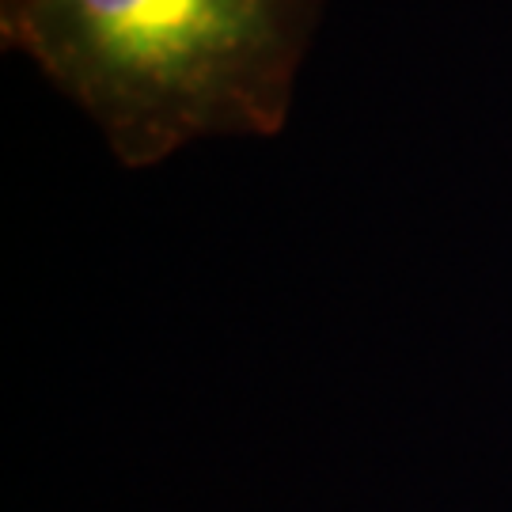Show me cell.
<instances>
[{"mask_svg": "<svg viewBox=\"0 0 512 512\" xmlns=\"http://www.w3.org/2000/svg\"><path fill=\"white\" fill-rule=\"evenodd\" d=\"M323 0H0L4 50L103 129L126 167L198 137H274L289 122Z\"/></svg>", "mask_w": 512, "mask_h": 512, "instance_id": "cell-1", "label": "cell"}]
</instances>
